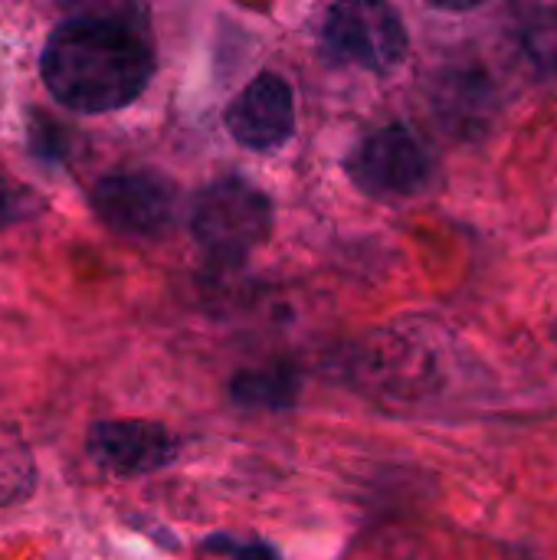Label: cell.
Masks as SVG:
<instances>
[{"instance_id": "6da1fadb", "label": "cell", "mask_w": 557, "mask_h": 560, "mask_svg": "<svg viewBox=\"0 0 557 560\" xmlns=\"http://www.w3.org/2000/svg\"><path fill=\"white\" fill-rule=\"evenodd\" d=\"M49 95L85 115L115 112L135 102L154 72L148 39L115 16H72L62 20L39 59Z\"/></svg>"}, {"instance_id": "7a4b0ae2", "label": "cell", "mask_w": 557, "mask_h": 560, "mask_svg": "<svg viewBox=\"0 0 557 560\" xmlns=\"http://www.w3.org/2000/svg\"><path fill=\"white\" fill-rule=\"evenodd\" d=\"M190 233L213 262H243L272 233V200L243 177L213 180L190 203Z\"/></svg>"}, {"instance_id": "3957f363", "label": "cell", "mask_w": 557, "mask_h": 560, "mask_svg": "<svg viewBox=\"0 0 557 560\" xmlns=\"http://www.w3.org/2000/svg\"><path fill=\"white\" fill-rule=\"evenodd\" d=\"M351 180L378 200L420 197L437 180V158L407 125L371 131L348 158Z\"/></svg>"}, {"instance_id": "277c9868", "label": "cell", "mask_w": 557, "mask_h": 560, "mask_svg": "<svg viewBox=\"0 0 557 560\" xmlns=\"http://www.w3.org/2000/svg\"><path fill=\"white\" fill-rule=\"evenodd\" d=\"M407 26L387 3H335L322 20V49L341 66L391 72L407 56Z\"/></svg>"}, {"instance_id": "5b68a950", "label": "cell", "mask_w": 557, "mask_h": 560, "mask_svg": "<svg viewBox=\"0 0 557 560\" xmlns=\"http://www.w3.org/2000/svg\"><path fill=\"white\" fill-rule=\"evenodd\" d=\"M437 368L440 361L427 338L404 328H391L361 341L348 358V377L361 390L394 400H414L433 390L440 374Z\"/></svg>"}, {"instance_id": "8992f818", "label": "cell", "mask_w": 557, "mask_h": 560, "mask_svg": "<svg viewBox=\"0 0 557 560\" xmlns=\"http://www.w3.org/2000/svg\"><path fill=\"white\" fill-rule=\"evenodd\" d=\"M92 210L108 230L121 236L158 240L174 226L181 194L167 177L154 171H115L95 180Z\"/></svg>"}, {"instance_id": "52a82bcc", "label": "cell", "mask_w": 557, "mask_h": 560, "mask_svg": "<svg viewBox=\"0 0 557 560\" xmlns=\"http://www.w3.org/2000/svg\"><path fill=\"white\" fill-rule=\"evenodd\" d=\"M89 456L115 476H148L181 456V443L151 420H105L89 430Z\"/></svg>"}, {"instance_id": "ba28073f", "label": "cell", "mask_w": 557, "mask_h": 560, "mask_svg": "<svg viewBox=\"0 0 557 560\" xmlns=\"http://www.w3.org/2000/svg\"><path fill=\"white\" fill-rule=\"evenodd\" d=\"M227 128L240 144L253 151L282 148L295 131V98L289 82L279 72H259L230 102Z\"/></svg>"}, {"instance_id": "9c48e42d", "label": "cell", "mask_w": 557, "mask_h": 560, "mask_svg": "<svg viewBox=\"0 0 557 560\" xmlns=\"http://www.w3.org/2000/svg\"><path fill=\"white\" fill-rule=\"evenodd\" d=\"M430 98H433V115L456 138L483 135L489 128V118L496 108V89H492L489 75H483L479 69H469V66L440 72L433 79Z\"/></svg>"}, {"instance_id": "30bf717a", "label": "cell", "mask_w": 557, "mask_h": 560, "mask_svg": "<svg viewBox=\"0 0 557 560\" xmlns=\"http://www.w3.org/2000/svg\"><path fill=\"white\" fill-rule=\"evenodd\" d=\"M512 46L535 75L557 79V7H519Z\"/></svg>"}, {"instance_id": "8fae6325", "label": "cell", "mask_w": 557, "mask_h": 560, "mask_svg": "<svg viewBox=\"0 0 557 560\" xmlns=\"http://www.w3.org/2000/svg\"><path fill=\"white\" fill-rule=\"evenodd\" d=\"M230 394L240 407H250V410H286L295 404L299 377L289 368L240 371L230 384Z\"/></svg>"}, {"instance_id": "7c38bea8", "label": "cell", "mask_w": 557, "mask_h": 560, "mask_svg": "<svg viewBox=\"0 0 557 560\" xmlns=\"http://www.w3.org/2000/svg\"><path fill=\"white\" fill-rule=\"evenodd\" d=\"M33 482H36V469H33L30 446L7 420H0V505H13L26 499L33 492Z\"/></svg>"}, {"instance_id": "4fadbf2b", "label": "cell", "mask_w": 557, "mask_h": 560, "mask_svg": "<svg viewBox=\"0 0 557 560\" xmlns=\"http://www.w3.org/2000/svg\"><path fill=\"white\" fill-rule=\"evenodd\" d=\"M20 217H26V210H23V197L10 187V180H3V177H0V230H3V226H10V223H16Z\"/></svg>"}, {"instance_id": "5bb4252c", "label": "cell", "mask_w": 557, "mask_h": 560, "mask_svg": "<svg viewBox=\"0 0 557 560\" xmlns=\"http://www.w3.org/2000/svg\"><path fill=\"white\" fill-rule=\"evenodd\" d=\"M220 555H233L236 560H276L272 548L266 545H233V551H220Z\"/></svg>"}, {"instance_id": "9a60e30c", "label": "cell", "mask_w": 557, "mask_h": 560, "mask_svg": "<svg viewBox=\"0 0 557 560\" xmlns=\"http://www.w3.org/2000/svg\"><path fill=\"white\" fill-rule=\"evenodd\" d=\"M555 341H557V325H555Z\"/></svg>"}]
</instances>
